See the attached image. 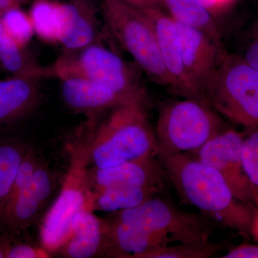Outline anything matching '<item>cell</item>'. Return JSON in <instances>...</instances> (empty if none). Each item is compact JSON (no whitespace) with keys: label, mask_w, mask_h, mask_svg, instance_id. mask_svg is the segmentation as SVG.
<instances>
[{"label":"cell","mask_w":258,"mask_h":258,"mask_svg":"<svg viewBox=\"0 0 258 258\" xmlns=\"http://www.w3.org/2000/svg\"><path fill=\"white\" fill-rule=\"evenodd\" d=\"M29 15L37 36L49 43H58L56 3L49 0H36Z\"/></svg>","instance_id":"cb8c5ba5"},{"label":"cell","mask_w":258,"mask_h":258,"mask_svg":"<svg viewBox=\"0 0 258 258\" xmlns=\"http://www.w3.org/2000/svg\"><path fill=\"white\" fill-rule=\"evenodd\" d=\"M246 62L258 71V25L254 32V37L242 57Z\"/></svg>","instance_id":"f1b7e54d"},{"label":"cell","mask_w":258,"mask_h":258,"mask_svg":"<svg viewBox=\"0 0 258 258\" xmlns=\"http://www.w3.org/2000/svg\"><path fill=\"white\" fill-rule=\"evenodd\" d=\"M226 128L205 102L184 98L166 103L159 111L155 131L157 157L195 152Z\"/></svg>","instance_id":"277c9868"},{"label":"cell","mask_w":258,"mask_h":258,"mask_svg":"<svg viewBox=\"0 0 258 258\" xmlns=\"http://www.w3.org/2000/svg\"><path fill=\"white\" fill-rule=\"evenodd\" d=\"M110 217L179 243L210 240L215 227V222L205 215L183 211L157 195L134 208L112 212Z\"/></svg>","instance_id":"ba28073f"},{"label":"cell","mask_w":258,"mask_h":258,"mask_svg":"<svg viewBox=\"0 0 258 258\" xmlns=\"http://www.w3.org/2000/svg\"><path fill=\"white\" fill-rule=\"evenodd\" d=\"M137 5L152 25L161 57L166 69L175 83L178 96L207 103L194 88L186 74L181 55L179 34L174 19L157 5L153 3Z\"/></svg>","instance_id":"7c38bea8"},{"label":"cell","mask_w":258,"mask_h":258,"mask_svg":"<svg viewBox=\"0 0 258 258\" xmlns=\"http://www.w3.org/2000/svg\"><path fill=\"white\" fill-rule=\"evenodd\" d=\"M101 6L108 29L139 69L154 83L178 96L152 25L138 5L130 0H101Z\"/></svg>","instance_id":"3957f363"},{"label":"cell","mask_w":258,"mask_h":258,"mask_svg":"<svg viewBox=\"0 0 258 258\" xmlns=\"http://www.w3.org/2000/svg\"><path fill=\"white\" fill-rule=\"evenodd\" d=\"M104 220L106 257L145 258L148 254L173 243L167 237L143 227L117 221L111 217Z\"/></svg>","instance_id":"2e32d148"},{"label":"cell","mask_w":258,"mask_h":258,"mask_svg":"<svg viewBox=\"0 0 258 258\" xmlns=\"http://www.w3.org/2000/svg\"><path fill=\"white\" fill-rule=\"evenodd\" d=\"M40 78L12 76L0 80V132L30 115L41 99Z\"/></svg>","instance_id":"e0dca14e"},{"label":"cell","mask_w":258,"mask_h":258,"mask_svg":"<svg viewBox=\"0 0 258 258\" xmlns=\"http://www.w3.org/2000/svg\"><path fill=\"white\" fill-rule=\"evenodd\" d=\"M56 14L62 57H71L100 42L101 32L96 10L88 0L56 3Z\"/></svg>","instance_id":"4fadbf2b"},{"label":"cell","mask_w":258,"mask_h":258,"mask_svg":"<svg viewBox=\"0 0 258 258\" xmlns=\"http://www.w3.org/2000/svg\"><path fill=\"white\" fill-rule=\"evenodd\" d=\"M204 6L206 7L208 10L212 9V8H215V7L222 6L231 3L232 0H198Z\"/></svg>","instance_id":"1f68e13d"},{"label":"cell","mask_w":258,"mask_h":258,"mask_svg":"<svg viewBox=\"0 0 258 258\" xmlns=\"http://www.w3.org/2000/svg\"><path fill=\"white\" fill-rule=\"evenodd\" d=\"M183 203L240 232H250L254 211L237 200L222 174L190 153L157 158Z\"/></svg>","instance_id":"7a4b0ae2"},{"label":"cell","mask_w":258,"mask_h":258,"mask_svg":"<svg viewBox=\"0 0 258 258\" xmlns=\"http://www.w3.org/2000/svg\"><path fill=\"white\" fill-rule=\"evenodd\" d=\"M51 254L42 248L25 242H13L12 239L6 258H45Z\"/></svg>","instance_id":"4316f807"},{"label":"cell","mask_w":258,"mask_h":258,"mask_svg":"<svg viewBox=\"0 0 258 258\" xmlns=\"http://www.w3.org/2000/svg\"><path fill=\"white\" fill-rule=\"evenodd\" d=\"M58 79L64 105L74 113L88 118L132 103L106 86L83 76L64 75Z\"/></svg>","instance_id":"9a60e30c"},{"label":"cell","mask_w":258,"mask_h":258,"mask_svg":"<svg viewBox=\"0 0 258 258\" xmlns=\"http://www.w3.org/2000/svg\"><path fill=\"white\" fill-rule=\"evenodd\" d=\"M223 258H258V246L244 245L238 246L228 251Z\"/></svg>","instance_id":"83f0119b"},{"label":"cell","mask_w":258,"mask_h":258,"mask_svg":"<svg viewBox=\"0 0 258 258\" xmlns=\"http://www.w3.org/2000/svg\"><path fill=\"white\" fill-rule=\"evenodd\" d=\"M175 23L186 74L194 88L205 101L204 93L227 51L224 45L214 41L198 29Z\"/></svg>","instance_id":"8fae6325"},{"label":"cell","mask_w":258,"mask_h":258,"mask_svg":"<svg viewBox=\"0 0 258 258\" xmlns=\"http://www.w3.org/2000/svg\"><path fill=\"white\" fill-rule=\"evenodd\" d=\"M49 77L78 75L106 86L132 103L148 104L147 89L137 69L101 42L48 66Z\"/></svg>","instance_id":"5b68a950"},{"label":"cell","mask_w":258,"mask_h":258,"mask_svg":"<svg viewBox=\"0 0 258 258\" xmlns=\"http://www.w3.org/2000/svg\"><path fill=\"white\" fill-rule=\"evenodd\" d=\"M244 172L258 195V129H245L242 148Z\"/></svg>","instance_id":"484cf974"},{"label":"cell","mask_w":258,"mask_h":258,"mask_svg":"<svg viewBox=\"0 0 258 258\" xmlns=\"http://www.w3.org/2000/svg\"><path fill=\"white\" fill-rule=\"evenodd\" d=\"M93 193L88 179V159L83 142L74 148L60 192L41 220L39 237L42 248L56 253L67 240L78 212L93 211Z\"/></svg>","instance_id":"52a82bcc"},{"label":"cell","mask_w":258,"mask_h":258,"mask_svg":"<svg viewBox=\"0 0 258 258\" xmlns=\"http://www.w3.org/2000/svg\"><path fill=\"white\" fill-rule=\"evenodd\" d=\"M155 187L111 186L93 193V211L115 212L134 208L160 192Z\"/></svg>","instance_id":"ffe728a7"},{"label":"cell","mask_w":258,"mask_h":258,"mask_svg":"<svg viewBox=\"0 0 258 258\" xmlns=\"http://www.w3.org/2000/svg\"><path fill=\"white\" fill-rule=\"evenodd\" d=\"M0 21L10 36L25 49L35 33L30 15L20 8H12L0 15Z\"/></svg>","instance_id":"d4e9b609"},{"label":"cell","mask_w":258,"mask_h":258,"mask_svg":"<svg viewBox=\"0 0 258 258\" xmlns=\"http://www.w3.org/2000/svg\"><path fill=\"white\" fill-rule=\"evenodd\" d=\"M149 3L161 5L175 21L198 29L214 41L223 45L211 12L198 0H149Z\"/></svg>","instance_id":"d6986e66"},{"label":"cell","mask_w":258,"mask_h":258,"mask_svg":"<svg viewBox=\"0 0 258 258\" xmlns=\"http://www.w3.org/2000/svg\"><path fill=\"white\" fill-rule=\"evenodd\" d=\"M106 244L104 219L92 211L82 210L74 217L69 237L57 252L67 258L103 257Z\"/></svg>","instance_id":"ac0fdd59"},{"label":"cell","mask_w":258,"mask_h":258,"mask_svg":"<svg viewBox=\"0 0 258 258\" xmlns=\"http://www.w3.org/2000/svg\"><path fill=\"white\" fill-rule=\"evenodd\" d=\"M204 98L220 114L245 129H258V71L226 53Z\"/></svg>","instance_id":"8992f818"},{"label":"cell","mask_w":258,"mask_h":258,"mask_svg":"<svg viewBox=\"0 0 258 258\" xmlns=\"http://www.w3.org/2000/svg\"><path fill=\"white\" fill-rule=\"evenodd\" d=\"M30 147L15 138H0V212L9 197L19 166Z\"/></svg>","instance_id":"7402d4cb"},{"label":"cell","mask_w":258,"mask_h":258,"mask_svg":"<svg viewBox=\"0 0 258 258\" xmlns=\"http://www.w3.org/2000/svg\"><path fill=\"white\" fill-rule=\"evenodd\" d=\"M13 237L0 233V258H6L7 252Z\"/></svg>","instance_id":"4dcf8cb0"},{"label":"cell","mask_w":258,"mask_h":258,"mask_svg":"<svg viewBox=\"0 0 258 258\" xmlns=\"http://www.w3.org/2000/svg\"><path fill=\"white\" fill-rule=\"evenodd\" d=\"M58 186L55 172L42 159L28 185L0 212V233L14 237L41 222Z\"/></svg>","instance_id":"9c48e42d"},{"label":"cell","mask_w":258,"mask_h":258,"mask_svg":"<svg viewBox=\"0 0 258 258\" xmlns=\"http://www.w3.org/2000/svg\"><path fill=\"white\" fill-rule=\"evenodd\" d=\"M146 108L142 103H127L88 118L83 142L88 167L104 169L157 157L155 132Z\"/></svg>","instance_id":"6da1fadb"},{"label":"cell","mask_w":258,"mask_h":258,"mask_svg":"<svg viewBox=\"0 0 258 258\" xmlns=\"http://www.w3.org/2000/svg\"><path fill=\"white\" fill-rule=\"evenodd\" d=\"M29 0H0V15L12 8H19L20 5L27 3Z\"/></svg>","instance_id":"f546056e"},{"label":"cell","mask_w":258,"mask_h":258,"mask_svg":"<svg viewBox=\"0 0 258 258\" xmlns=\"http://www.w3.org/2000/svg\"><path fill=\"white\" fill-rule=\"evenodd\" d=\"M225 246V242H212L210 240L169 244L148 254L145 258H209L223 250Z\"/></svg>","instance_id":"603a6c76"},{"label":"cell","mask_w":258,"mask_h":258,"mask_svg":"<svg viewBox=\"0 0 258 258\" xmlns=\"http://www.w3.org/2000/svg\"><path fill=\"white\" fill-rule=\"evenodd\" d=\"M243 140L244 132L227 128L190 154L204 164L217 169L237 200L255 205L258 195L242 166Z\"/></svg>","instance_id":"30bf717a"},{"label":"cell","mask_w":258,"mask_h":258,"mask_svg":"<svg viewBox=\"0 0 258 258\" xmlns=\"http://www.w3.org/2000/svg\"><path fill=\"white\" fill-rule=\"evenodd\" d=\"M0 64L15 76L48 77V67L37 64L7 32L0 21Z\"/></svg>","instance_id":"44dd1931"},{"label":"cell","mask_w":258,"mask_h":258,"mask_svg":"<svg viewBox=\"0 0 258 258\" xmlns=\"http://www.w3.org/2000/svg\"><path fill=\"white\" fill-rule=\"evenodd\" d=\"M257 207L254 211L253 219H252V225H251L250 232L254 235V237L258 240V201L256 203Z\"/></svg>","instance_id":"d6a6232c"},{"label":"cell","mask_w":258,"mask_h":258,"mask_svg":"<svg viewBox=\"0 0 258 258\" xmlns=\"http://www.w3.org/2000/svg\"><path fill=\"white\" fill-rule=\"evenodd\" d=\"M166 178L157 157L143 158L104 169L88 166V183L93 193L111 186L155 187L162 190Z\"/></svg>","instance_id":"5bb4252c"}]
</instances>
